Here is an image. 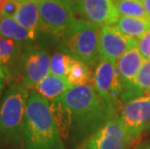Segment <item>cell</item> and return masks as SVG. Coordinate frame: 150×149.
I'll return each mask as SVG.
<instances>
[{"label": "cell", "mask_w": 150, "mask_h": 149, "mask_svg": "<svg viewBox=\"0 0 150 149\" xmlns=\"http://www.w3.org/2000/svg\"><path fill=\"white\" fill-rule=\"evenodd\" d=\"M70 115L68 141L78 149L116 115V109L102 98L91 84L73 85L58 98Z\"/></svg>", "instance_id": "1"}, {"label": "cell", "mask_w": 150, "mask_h": 149, "mask_svg": "<svg viewBox=\"0 0 150 149\" xmlns=\"http://www.w3.org/2000/svg\"><path fill=\"white\" fill-rule=\"evenodd\" d=\"M22 149H65L50 104L36 91L28 95Z\"/></svg>", "instance_id": "2"}, {"label": "cell", "mask_w": 150, "mask_h": 149, "mask_svg": "<svg viewBox=\"0 0 150 149\" xmlns=\"http://www.w3.org/2000/svg\"><path fill=\"white\" fill-rule=\"evenodd\" d=\"M29 92L20 81L9 84L0 103V144L22 149L27 99Z\"/></svg>", "instance_id": "3"}, {"label": "cell", "mask_w": 150, "mask_h": 149, "mask_svg": "<svg viewBox=\"0 0 150 149\" xmlns=\"http://www.w3.org/2000/svg\"><path fill=\"white\" fill-rule=\"evenodd\" d=\"M100 28L93 23L76 18L61 39V49L76 59L93 66L101 60Z\"/></svg>", "instance_id": "4"}, {"label": "cell", "mask_w": 150, "mask_h": 149, "mask_svg": "<svg viewBox=\"0 0 150 149\" xmlns=\"http://www.w3.org/2000/svg\"><path fill=\"white\" fill-rule=\"evenodd\" d=\"M71 6L55 0H39V29L57 39H62L75 23Z\"/></svg>", "instance_id": "5"}, {"label": "cell", "mask_w": 150, "mask_h": 149, "mask_svg": "<svg viewBox=\"0 0 150 149\" xmlns=\"http://www.w3.org/2000/svg\"><path fill=\"white\" fill-rule=\"evenodd\" d=\"M18 70L21 73V83L27 88L35 86L50 74V57L46 49L33 45L25 47Z\"/></svg>", "instance_id": "6"}, {"label": "cell", "mask_w": 150, "mask_h": 149, "mask_svg": "<svg viewBox=\"0 0 150 149\" xmlns=\"http://www.w3.org/2000/svg\"><path fill=\"white\" fill-rule=\"evenodd\" d=\"M93 86L108 104L117 110L121 104V83L116 64L101 58L93 74Z\"/></svg>", "instance_id": "7"}, {"label": "cell", "mask_w": 150, "mask_h": 149, "mask_svg": "<svg viewBox=\"0 0 150 149\" xmlns=\"http://www.w3.org/2000/svg\"><path fill=\"white\" fill-rule=\"evenodd\" d=\"M131 142L119 114H116L78 149H127Z\"/></svg>", "instance_id": "8"}, {"label": "cell", "mask_w": 150, "mask_h": 149, "mask_svg": "<svg viewBox=\"0 0 150 149\" xmlns=\"http://www.w3.org/2000/svg\"><path fill=\"white\" fill-rule=\"evenodd\" d=\"M131 141L150 130V95L126 103L119 114Z\"/></svg>", "instance_id": "9"}, {"label": "cell", "mask_w": 150, "mask_h": 149, "mask_svg": "<svg viewBox=\"0 0 150 149\" xmlns=\"http://www.w3.org/2000/svg\"><path fill=\"white\" fill-rule=\"evenodd\" d=\"M101 58L116 64L127 52L139 47V40L120 32L114 25L100 27L99 32Z\"/></svg>", "instance_id": "10"}, {"label": "cell", "mask_w": 150, "mask_h": 149, "mask_svg": "<svg viewBox=\"0 0 150 149\" xmlns=\"http://www.w3.org/2000/svg\"><path fill=\"white\" fill-rule=\"evenodd\" d=\"M144 61L145 60L140 54L139 47H135L127 52L117 61L116 66L122 83L121 102L126 104L137 98L143 97L136 86V80Z\"/></svg>", "instance_id": "11"}, {"label": "cell", "mask_w": 150, "mask_h": 149, "mask_svg": "<svg viewBox=\"0 0 150 149\" xmlns=\"http://www.w3.org/2000/svg\"><path fill=\"white\" fill-rule=\"evenodd\" d=\"M76 12L98 27L114 25L120 17L114 0H79Z\"/></svg>", "instance_id": "12"}, {"label": "cell", "mask_w": 150, "mask_h": 149, "mask_svg": "<svg viewBox=\"0 0 150 149\" xmlns=\"http://www.w3.org/2000/svg\"><path fill=\"white\" fill-rule=\"evenodd\" d=\"M72 86L67 78L50 74L35 86V90L47 102H52L61 97Z\"/></svg>", "instance_id": "13"}, {"label": "cell", "mask_w": 150, "mask_h": 149, "mask_svg": "<svg viewBox=\"0 0 150 149\" xmlns=\"http://www.w3.org/2000/svg\"><path fill=\"white\" fill-rule=\"evenodd\" d=\"M14 18L29 31L32 36L37 38L39 29V0L21 2Z\"/></svg>", "instance_id": "14"}, {"label": "cell", "mask_w": 150, "mask_h": 149, "mask_svg": "<svg viewBox=\"0 0 150 149\" xmlns=\"http://www.w3.org/2000/svg\"><path fill=\"white\" fill-rule=\"evenodd\" d=\"M0 36L15 41L22 46H31L36 38L27 29L18 23L14 18H3L0 21Z\"/></svg>", "instance_id": "15"}, {"label": "cell", "mask_w": 150, "mask_h": 149, "mask_svg": "<svg viewBox=\"0 0 150 149\" xmlns=\"http://www.w3.org/2000/svg\"><path fill=\"white\" fill-rule=\"evenodd\" d=\"M25 46L0 36V64L12 73L13 69L18 67Z\"/></svg>", "instance_id": "16"}, {"label": "cell", "mask_w": 150, "mask_h": 149, "mask_svg": "<svg viewBox=\"0 0 150 149\" xmlns=\"http://www.w3.org/2000/svg\"><path fill=\"white\" fill-rule=\"evenodd\" d=\"M114 26L126 36L139 40L150 30V20L120 16Z\"/></svg>", "instance_id": "17"}, {"label": "cell", "mask_w": 150, "mask_h": 149, "mask_svg": "<svg viewBox=\"0 0 150 149\" xmlns=\"http://www.w3.org/2000/svg\"><path fill=\"white\" fill-rule=\"evenodd\" d=\"M67 78L72 85L89 84V82L93 81V77H92L89 66L74 57L70 64Z\"/></svg>", "instance_id": "18"}, {"label": "cell", "mask_w": 150, "mask_h": 149, "mask_svg": "<svg viewBox=\"0 0 150 149\" xmlns=\"http://www.w3.org/2000/svg\"><path fill=\"white\" fill-rule=\"evenodd\" d=\"M114 3L120 16L149 20L142 0H114Z\"/></svg>", "instance_id": "19"}, {"label": "cell", "mask_w": 150, "mask_h": 149, "mask_svg": "<svg viewBox=\"0 0 150 149\" xmlns=\"http://www.w3.org/2000/svg\"><path fill=\"white\" fill-rule=\"evenodd\" d=\"M73 57L66 52H56L50 57V74L67 78Z\"/></svg>", "instance_id": "20"}, {"label": "cell", "mask_w": 150, "mask_h": 149, "mask_svg": "<svg viewBox=\"0 0 150 149\" xmlns=\"http://www.w3.org/2000/svg\"><path fill=\"white\" fill-rule=\"evenodd\" d=\"M136 86L142 96L150 95V59L145 60L136 80Z\"/></svg>", "instance_id": "21"}, {"label": "cell", "mask_w": 150, "mask_h": 149, "mask_svg": "<svg viewBox=\"0 0 150 149\" xmlns=\"http://www.w3.org/2000/svg\"><path fill=\"white\" fill-rule=\"evenodd\" d=\"M139 50L144 60L150 59V30L139 40Z\"/></svg>", "instance_id": "22"}, {"label": "cell", "mask_w": 150, "mask_h": 149, "mask_svg": "<svg viewBox=\"0 0 150 149\" xmlns=\"http://www.w3.org/2000/svg\"><path fill=\"white\" fill-rule=\"evenodd\" d=\"M20 3L17 0H8V2L6 3L5 7L3 8V10L0 13V16H2L3 18H14L15 14L17 13Z\"/></svg>", "instance_id": "23"}, {"label": "cell", "mask_w": 150, "mask_h": 149, "mask_svg": "<svg viewBox=\"0 0 150 149\" xmlns=\"http://www.w3.org/2000/svg\"><path fill=\"white\" fill-rule=\"evenodd\" d=\"M10 76H11L10 71L6 67H4L3 65L0 64V78H4L6 81L7 78H10Z\"/></svg>", "instance_id": "24"}, {"label": "cell", "mask_w": 150, "mask_h": 149, "mask_svg": "<svg viewBox=\"0 0 150 149\" xmlns=\"http://www.w3.org/2000/svg\"><path fill=\"white\" fill-rule=\"evenodd\" d=\"M55 1H59V2L65 3V4H68L69 6H71V7L74 9V11L76 12V6L79 0H55Z\"/></svg>", "instance_id": "25"}, {"label": "cell", "mask_w": 150, "mask_h": 149, "mask_svg": "<svg viewBox=\"0 0 150 149\" xmlns=\"http://www.w3.org/2000/svg\"><path fill=\"white\" fill-rule=\"evenodd\" d=\"M143 8L146 12V15H147L148 18L150 20V0H142Z\"/></svg>", "instance_id": "26"}, {"label": "cell", "mask_w": 150, "mask_h": 149, "mask_svg": "<svg viewBox=\"0 0 150 149\" xmlns=\"http://www.w3.org/2000/svg\"><path fill=\"white\" fill-rule=\"evenodd\" d=\"M8 2V0H0V13L3 10V8L5 7L6 3Z\"/></svg>", "instance_id": "27"}, {"label": "cell", "mask_w": 150, "mask_h": 149, "mask_svg": "<svg viewBox=\"0 0 150 149\" xmlns=\"http://www.w3.org/2000/svg\"><path fill=\"white\" fill-rule=\"evenodd\" d=\"M136 149H150V144H142Z\"/></svg>", "instance_id": "28"}, {"label": "cell", "mask_w": 150, "mask_h": 149, "mask_svg": "<svg viewBox=\"0 0 150 149\" xmlns=\"http://www.w3.org/2000/svg\"><path fill=\"white\" fill-rule=\"evenodd\" d=\"M4 81H5L4 78H0V92H1V90H2L3 85H4Z\"/></svg>", "instance_id": "29"}, {"label": "cell", "mask_w": 150, "mask_h": 149, "mask_svg": "<svg viewBox=\"0 0 150 149\" xmlns=\"http://www.w3.org/2000/svg\"><path fill=\"white\" fill-rule=\"evenodd\" d=\"M18 2H25V1H29V0H17Z\"/></svg>", "instance_id": "30"}, {"label": "cell", "mask_w": 150, "mask_h": 149, "mask_svg": "<svg viewBox=\"0 0 150 149\" xmlns=\"http://www.w3.org/2000/svg\"><path fill=\"white\" fill-rule=\"evenodd\" d=\"M1 20H2V18H1V16H0V21H1Z\"/></svg>", "instance_id": "31"}]
</instances>
